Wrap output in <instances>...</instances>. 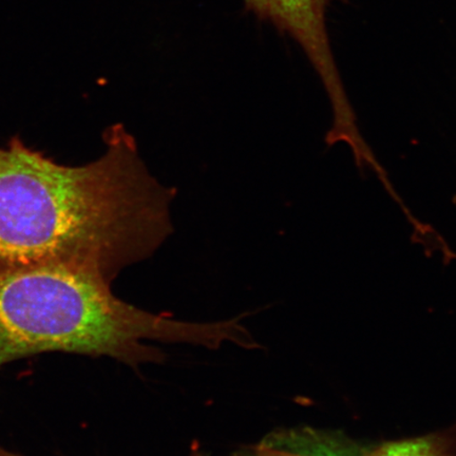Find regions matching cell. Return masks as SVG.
Here are the masks:
<instances>
[{
    "instance_id": "obj_1",
    "label": "cell",
    "mask_w": 456,
    "mask_h": 456,
    "mask_svg": "<svg viewBox=\"0 0 456 456\" xmlns=\"http://www.w3.org/2000/svg\"><path fill=\"white\" fill-rule=\"evenodd\" d=\"M104 156L57 164L14 136L0 147V267L67 262L112 278L146 258L171 231L173 193L148 173L123 127Z\"/></svg>"
},
{
    "instance_id": "obj_2",
    "label": "cell",
    "mask_w": 456,
    "mask_h": 456,
    "mask_svg": "<svg viewBox=\"0 0 456 456\" xmlns=\"http://www.w3.org/2000/svg\"><path fill=\"white\" fill-rule=\"evenodd\" d=\"M96 267L67 262L0 267V369L48 352L159 362L144 340L201 338L198 323L175 321L116 297Z\"/></svg>"
},
{
    "instance_id": "obj_3",
    "label": "cell",
    "mask_w": 456,
    "mask_h": 456,
    "mask_svg": "<svg viewBox=\"0 0 456 456\" xmlns=\"http://www.w3.org/2000/svg\"><path fill=\"white\" fill-rule=\"evenodd\" d=\"M247 8L289 34L304 49L324 89L338 88L342 79L334 59L326 12L334 0H244Z\"/></svg>"
},
{
    "instance_id": "obj_4",
    "label": "cell",
    "mask_w": 456,
    "mask_h": 456,
    "mask_svg": "<svg viewBox=\"0 0 456 456\" xmlns=\"http://www.w3.org/2000/svg\"><path fill=\"white\" fill-rule=\"evenodd\" d=\"M363 448L344 433L300 427L273 432L233 456H359Z\"/></svg>"
},
{
    "instance_id": "obj_5",
    "label": "cell",
    "mask_w": 456,
    "mask_h": 456,
    "mask_svg": "<svg viewBox=\"0 0 456 456\" xmlns=\"http://www.w3.org/2000/svg\"><path fill=\"white\" fill-rule=\"evenodd\" d=\"M359 456H456V423L425 436L364 447Z\"/></svg>"
},
{
    "instance_id": "obj_6",
    "label": "cell",
    "mask_w": 456,
    "mask_h": 456,
    "mask_svg": "<svg viewBox=\"0 0 456 456\" xmlns=\"http://www.w3.org/2000/svg\"><path fill=\"white\" fill-rule=\"evenodd\" d=\"M0 456H22L19 453H15L12 452H8L4 447L0 446ZM192 456H200L198 453L193 454Z\"/></svg>"
}]
</instances>
